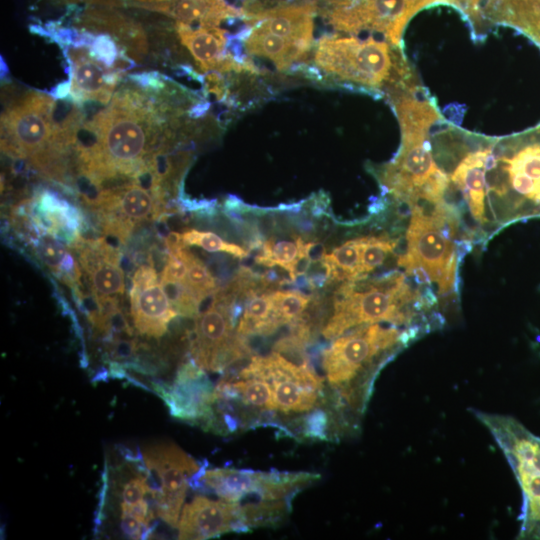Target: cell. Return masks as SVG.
I'll return each mask as SVG.
<instances>
[{
  "label": "cell",
  "mask_w": 540,
  "mask_h": 540,
  "mask_svg": "<svg viewBox=\"0 0 540 540\" xmlns=\"http://www.w3.org/2000/svg\"><path fill=\"white\" fill-rule=\"evenodd\" d=\"M164 118L141 91L117 93L109 106L79 128L75 147L80 171L92 185L149 172Z\"/></svg>",
  "instance_id": "6da1fadb"
},
{
  "label": "cell",
  "mask_w": 540,
  "mask_h": 540,
  "mask_svg": "<svg viewBox=\"0 0 540 540\" xmlns=\"http://www.w3.org/2000/svg\"><path fill=\"white\" fill-rule=\"evenodd\" d=\"M438 299L432 291L410 285L407 275L392 271L376 278L345 281L335 293L333 313L322 334L327 339L375 323L417 328L425 333L441 325L432 311Z\"/></svg>",
  "instance_id": "7a4b0ae2"
},
{
  "label": "cell",
  "mask_w": 540,
  "mask_h": 540,
  "mask_svg": "<svg viewBox=\"0 0 540 540\" xmlns=\"http://www.w3.org/2000/svg\"><path fill=\"white\" fill-rule=\"evenodd\" d=\"M426 334L417 328L381 323L354 328L337 338L322 354L328 383L353 426L362 416L376 376L382 367L411 342Z\"/></svg>",
  "instance_id": "3957f363"
},
{
  "label": "cell",
  "mask_w": 540,
  "mask_h": 540,
  "mask_svg": "<svg viewBox=\"0 0 540 540\" xmlns=\"http://www.w3.org/2000/svg\"><path fill=\"white\" fill-rule=\"evenodd\" d=\"M392 100L402 142L397 156L381 172L383 187L410 208L447 203L450 181L435 162L428 140L431 127L439 120L437 110L416 92H403Z\"/></svg>",
  "instance_id": "277c9868"
},
{
  "label": "cell",
  "mask_w": 540,
  "mask_h": 540,
  "mask_svg": "<svg viewBox=\"0 0 540 540\" xmlns=\"http://www.w3.org/2000/svg\"><path fill=\"white\" fill-rule=\"evenodd\" d=\"M488 173L489 231L540 218V126L493 147Z\"/></svg>",
  "instance_id": "5b68a950"
},
{
  "label": "cell",
  "mask_w": 540,
  "mask_h": 540,
  "mask_svg": "<svg viewBox=\"0 0 540 540\" xmlns=\"http://www.w3.org/2000/svg\"><path fill=\"white\" fill-rule=\"evenodd\" d=\"M410 212L406 251L398 265L419 285L435 287L439 297H448L457 287L461 217L450 203L418 204Z\"/></svg>",
  "instance_id": "8992f818"
},
{
  "label": "cell",
  "mask_w": 540,
  "mask_h": 540,
  "mask_svg": "<svg viewBox=\"0 0 540 540\" xmlns=\"http://www.w3.org/2000/svg\"><path fill=\"white\" fill-rule=\"evenodd\" d=\"M55 108V100L40 92L14 100L2 113L1 147L11 157L25 159L46 176L59 179L77 129L63 124Z\"/></svg>",
  "instance_id": "52a82bcc"
},
{
  "label": "cell",
  "mask_w": 540,
  "mask_h": 540,
  "mask_svg": "<svg viewBox=\"0 0 540 540\" xmlns=\"http://www.w3.org/2000/svg\"><path fill=\"white\" fill-rule=\"evenodd\" d=\"M314 61L334 77L367 87L393 84L396 89L414 85L400 53L387 41L373 37H323L318 41Z\"/></svg>",
  "instance_id": "ba28073f"
},
{
  "label": "cell",
  "mask_w": 540,
  "mask_h": 540,
  "mask_svg": "<svg viewBox=\"0 0 540 540\" xmlns=\"http://www.w3.org/2000/svg\"><path fill=\"white\" fill-rule=\"evenodd\" d=\"M509 463L522 493L519 539L540 540V437L517 419L473 410Z\"/></svg>",
  "instance_id": "9c48e42d"
},
{
  "label": "cell",
  "mask_w": 540,
  "mask_h": 540,
  "mask_svg": "<svg viewBox=\"0 0 540 540\" xmlns=\"http://www.w3.org/2000/svg\"><path fill=\"white\" fill-rule=\"evenodd\" d=\"M320 476L306 472H260L246 469L203 467L189 482L192 488L205 486L221 499L242 503H286ZM243 504V503H242Z\"/></svg>",
  "instance_id": "30bf717a"
},
{
  "label": "cell",
  "mask_w": 540,
  "mask_h": 540,
  "mask_svg": "<svg viewBox=\"0 0 540 540\" xmlns=\"http://www.w3.org/2000/svg\"><path fill=\"white\" fill-rule=\"evenodd\" d=\"M142 457L155 512L164 522L177 527L190 479L203 466L172 443L147 446Z\"/></svg>",
  "instance_id": "8fae6325"
},
{
  "label": "cell",
  "mask_w": 540,
  "mask_h": 540,
  "mask_svg": "<svg viewBox=\"0 0 540 540\" xmlns=\"http://www.w3.org/2000/svg\"><path fill=\"white\" fill-rule=\"evenodd\" d=\"M433 0H334L325 14L337 30L348 33L371 31L398 47L408 21Z\"/></svg>",
  "instance_id": "7c38bea8"
},
{
  "label": "cell",
  "mask_w": 540,
  "mask_h": 540,
  "mask_svg": "<svg viewBox=\"0 0 540 540\" xmlns=\"http://www.w3.org/2000/svg\"><path fill=\"white\" fill-rule=\"evenodd\" d=\"M161 199L162 190L136 180L102 189L86 203L99 213L103 231L123 241L136 225L160 213Z\"/></svg>",
  "instance_id": "4fadbf2b"
},
{
  "label": "cell",
  "mask_w": 540,
  "mask_h": 540,
  "mask_svg": "<svg viewBox=\"0 0 540 540\" xmlns=\"http://www.w3.org/2000/svg\"><path fill=\"white\" fill-rule=\"evenodd\" d=\"M152 385L173 417L204 425L210 419L216 399L215 388L194 360L179 367L171 384L154 382Z\"/></svg>",
  "instance_id": "5bb4252c"
},
{
  "label": "cell",
  "mask_w": 540,
  "mask_h": 540,
  "mask_svg": "<svg viewBox=\"0 0 540 540\" xmlns=\"http://www.w3.org/2000/svg\"><path fill=\"white\" fill-rule=\"evenodd\" d=\"M131 314L136 330L144 336L162 337L170 321L178 314L156 270L141 265L133 274L130 289Z\"/></svg>",
  "instance_id": "9a60e30c"
},
{
  "label": "cell",
  "mask_w": 540,
  "mask_h": 540,
  "mask_svg": "<svg viewBox=\"0 0 540 540\" xmlns=\"http://www.w3.org/2000/svg\"><path fill=\"white\" fill-rule=\"evenodd\" d=\"M178 538L203 540L228 532H247L238 503L196 496L183 507Z\"/></svg>",
  "instance_id": "2e32d148"
},
{
  "label": "cell",
  "mask_w": 540,
  "mask_h": 540,
  "mask_svg": "<svg viewBox=\"0 0 540 540\" xmlns=\"http://www.w3.org/2000/svg\"><path fill=\"white\" fill-rule=\"evenodd\" d=\"M493 146L467 153L450 174L449 181L461 194L469 216L475 226V239L489 237L487 217V172Z\"/></svg>",
  "instance_id": "e0dca14e"
},
{
  "label": "cell",
  "mask_w": 540,
  "mask_h": 540,
  "mask_svg": "<svg viewBox=\"0 0 540 540\" xmlns=\"http://www.w3.org/2000/svg\"><path fill=\"white\" fill-rule=\"evenodd\" d=\"M80 264L86 272L95 300L116 299L125 291L124 273L116 249L104 239L75 240Z\"/></svg>",
  "instance_id": "ac0fdd59"
},
{
  "label": "cell",
  "mask_w": 540,
  "mask_h": 540,
  "mask_svg": "<svg viewBox=\"0 0 540 540\" xmlns=\"http://www.w3.org/2000/svg\"><path fill=\"white\" fill-rule=\"evenodd\" d=\"M71 69V93L76 100H95L108 103L118 81L117 72L96 59L87 48L68 50Z\"/></svg>",
  "instance_id": "d6986e66"
},
{
  "label": "cell",
  "mask_w": 540,
  "mask_h": 540,
  "mask_svg": "<svg viewBox=\"0 0 540 540\" xmlns=\"http://www.w3.org/2000/svg\"><path fill=\"white\" fill-rule=\"evenodd\" d=\"M176 30L181 43L201 70L229 71L245 68L226 52L225 32L219 26L188 25L177 21Z\"/></svg>",
  "instance_id": "ffe728a7"
},
{
  "label": "cell",
  "mask_w": 540,
  "mask_h": 540,
  "mask_svg": "<svg viewBox=\"0 0 540 540\" xmlns=\"http://www.w3.org/2000/svg\"><path fill=\"white\" fill-rule=\"evenodd\" d=\"M317 1L280 6L247 19L276 35L289 39L310 51L313 41V18Z\"/></svg>",
  "instance_id": "44dd1931"
},
{
  "label": "cell",
  "mask_w": 540,
  "mask_h": 540,
  "mask_svg": "<svg viewBox=\"0 0 540 540\" xmlns=\"http://www.w3.org/2000/svg\"><path fill=\"white\" fill-rule=\"evenodd\" d=\"M146 9L165 13L178 22L188 25H216L224 20L243 15L242 10L225 0H174L144 6Z\"/></svg>",
  "instance_id": "7402d4cb"
},
{
  "label": "cell",
  "mask_w": 540,
  "mask_h": 540,
  "mask_svg": "<svg viewBox=\"0 0 540 540\" xmlns=\"http://www.w3.org/2000/svg\"><path fill=\"white\" fill-rule=\"evenodd\" d=\"M315 243L304 242L301 238L294 240L270 239L261 245L255 261L266 267L279 266L286 270L289 279L294 281L304 275L312 262L311 252Z\"/></svg>",
  "instance_id": "603a6c76"
},
{
  "label": "cell",
  "mask_w": 540,
  "mask_h": 540,
  "mask_svg": "<svg viewBox=\"0 0 540 540\" xmlns=\"http://www.w3.org/2000/svg\"><path fill=\"white\" fill-rule=\"evenodd\" d=\"M249 26L251 28L245 39L247 53L269 59L279 70H285L294 62L303 60L309 52L297 43L258 25Z\"/></svg>",
  "instance_id": "cb8c5ba5"
},
{
  "label": "cell",
  "mask_w": 540,
  "mask_h": 540,
  "mask_svg": "<svg viewBox=\"0 0 540 540\" xmlns=\"http://www.w3.org/2000/svg\"><path fill=\"white\" fill-rule=\"evenodd\" d=\"M37 206L41 217L36 216L35 223L54 235L65 233L70 237H78L77 232L82 222L75 207L48 191L39 196Z\"/></svg>",
  "instance_id": "d4e9b609"
},
{
  "label": "cell",
  "mask_w": 540,
  "mask_h": 540,
  "mask_svg": "<svg viewBox=\"0 0 540 540\" xmlns=\"http://www.w3.org/2000/svg\"><path fill=\"white\" fill-rule=\"evenodd\" d=\"M34 246L37 256L54 275L72 287L79 283L81 272L76 258L54 234L39 233Z\"/></svg>",
  "instance_id": "484cf974"
},
{
  "label": "cell",
  "mask_w": 540,
  "mask_h": 540,
  "mask_svg": "<svg viewBox=\"0 0 540 540\" xmlns=\"http://www.w3.org/2000/svg\"><path fill=\"white\" fill-rule=\"evenodd\" d=\"M273 290L261 287L252 290L244 302L242 317L237 326V333L248 335H267L275 331L272 324Z\"/></svg>",
  "instance_id": "4316f807"
},
{
  "label": "cell",
  "mask_w": 540,
  "mask_h": 540,
  "mask_svg": "<svg viewBox=\"0 0 540 540\" xmlns=\"http://www.w3.org/2000/svg\"><path fill=\"white\" fill-rule=\"evenodd\" d=\"M363 237L347 240L325 257L331 268L332 281H352L361 275V250Z\"/></svg>",
  "instance_id": "83f0119b"
},
{
  "label": "cell",
  "mask_w": 540,
  "mask_h": 540,
  "mask_svg": "<svg viewBox=\"0 0 540 540\" xmlns=\"http://www.w3.org/2000/svg\"><path fill=\"white\" fill-rule=\"evenodd\" d=\"M272 324L278 327L301 319L310 302V296L296 290H273Z\"/></svg>",
  "instance_id": "f1b7e54d"
},
{
  "label": "cell",
  "mask_w": 540,
  "mask_h": 540,
  "mask_svg": "<svg viewBox=\"0 0 540 540\" xmlns=\"http://www.w3.org/2000/svg\"><path fill=\"white\" fill-rule=\"evenodd\" d=\"M505 23L540 47V0H517L508 10Z\"/></svg>",
  "instance_id": "f546056e"
},
{
  "label": "cell",
  "mask_w": 540,
  "mask_h": 540,
  "mask_svg": "<svg viewBox=\"0 0 540 540\" xmlns=\"http://www.w3.org/2000/svg\"><path fill=\"white\" fill-rule=\"evenodd\" d=\"M399 240L388 235L363 236L361 250V275L368 277L379 268L396 249Z\"/></svg>",
  "instance_id": "4dcf8cb0"
},
{
  "label": "cell",
  "mask_w": 540,
  "mask_h": 540,
  "mask_svg": "<svg viewBox=\"0 0 540 540\" xmlns=\"http://www.w3.org/2000/svg\"><path fill=\"white\" fill-rule=\"evenodd\" d=\"M186 260L188 268L184 283L202 303L218 289L216 280L207 266L188 249Z\"/></svg>",
  "instance_id": "1f68e13d"
},
{
  "label": "cell",
  "mask_w": 540,
  "mask_h": 540,
  "mask_svg": "<svg viewBox=\"0 0 540 540\" xmlns=\"http://www.w3.org/2000/svg\"><path fill=\"white\" fill-rule=\"evenodd\" d=\"M184 244L198 246L208 252H224L236 258H246L249 251L241 246L224 241L218 235L212 232L190 229L182 233Z\"/></svg>",
  "instance_id": "d6a6232c"
},
{
  "label": "cell",
  "mask_w": 540,
  "mask_h": 540,
  "mask_svg": "<svg viewBox=\"0 0 540 540\" xmlns=\"http://www.w3.org/2000/svg\"><path fill=\"white\" fill-rule=\"evenodd\" d=\"M328 416L322 410H315L305 420L304 434L307 437L324 440L326 439V427Z\"/></svg>",
  "instance_id": "836d02e7"
},
{
  "label": "cell",
  "mask_w": 540,
  "mask_h": 540,
  "mask_svg": "<svg viewBox=\"0 0 540 540\" xmlns=\"http://www.w3.org/2000/svg\"><path fill=\"white\" fill-rule=\"evenodd\" d=\"M483 0H443V3L450 4L460 10L473 25L479 24L482 20L481 2Z\"/></svg>",
  "instance_id": "e575fe53"
},
{
  "label": "cell",
  "mask_w": 540,
  "mask_h": 540,
  "mask_svg": "<svg viewBox=\"0 0 540 540\" xmlns=\"http://www.w3.org/2000/svg\"><path fill=\"white\" fill-rule=\"evenodd\" d=\"M133 1L140 2L141 6L143 7V6H146V5L167 3V2L174 1V0H133Z\"/></svg>",
  "instance_id": "d590c367"
}]
</instances>
